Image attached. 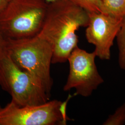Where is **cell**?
Here are the masks:
<instances>
[{
  "label": "cell",
  "instance_id": "6da1fadb",
  "mask_svg": "<svg viewBox=\"0 0 125 125\" xmlns=\"http://www.w3.org/2000/svg\"><path fill=\"white\" fill-rule=\"evenodd\" d=\"M89 13L70 0H60L48 4L43 25L38 34L51 44L52 64L66 62L77 46L76 32L86 27Z\"/></svg>",
  "mask_w": 125,
  "mask_h": 125
},
{
  "label": "cell",
  "instance_id": "9c48e42d",
  "mask_svg": "<svg viewBox=\"0 0 125 125\" xmlns=\"http://www.w3.org/2000/svg\"><path fill=\"white\" fill-rule=\"evenodd\" d=\"M116 38L119 50L118 62L121 69L125 70V16Z\"/></svg>",
  "mask_w": 125,
  "mask_h": 125
},
{
  "label": "cell",
  "instance_id": "7c38bea8",
  "mask_svg": "<svg viewBox=\"0 0 125 125\" xmlns=\"http://www.w3.org/2000/svg\"><path fill=\"white\" fill-rule=\"evenodd\" d=\"M6 38L0 30V58L5 52Z\"/></svg>",
  "mask_w": 125,
  "mask_h": 125
},
{
  "label": "cell",
  "instance_id": "ba28073f",
  "mask_svg": "<svg viewBox=\"0 0 125 125\" xmlns=\"http://www.w3.org/2000/svg\"><path fill=\"white\" fill-rule=\"evenodd\" d=\"M101 12L118 18L125 16V0H100Z\"/></svg>",
  "mask_w": 125,
  "mask_h": 125
},
{
  "label": "cell",
  "instance_id": "5b68a950",
  "mask_svg": "<svg viewBox=\"0 0 125 125\" xmlns=\"http://www.w3.org/2000/svg\"><path fill=\"white\" fill-rule=\"evenodd\" d=\"M69 94L62 102L54 100L37 106H19L11 101L0 105V125H64L72 120L66 114L67 103L75 96Z\"/></svg>",
  "mask_w": 125,
  "mask_h": 125
},
{
  "label": "cell",
  "instance_id": "30bf717a",
  "mask_svg": "<svg viewBox=\"0 0 125 125\" xmlns=\"http://www.w3.org/2000/svg\"><path fill=\"white\" fill-rule=\"evenodd\" d=\"M125 123V103L118 107L115 112L108 116L103 125H122Z\"/></svg>",
  "mask_w": 125,
  "mask_h": 125
},
{
  "label": "cell",
  "instance_id": "9a60e30c",
  "mask_svg": "<svg viewBox=\"0 0 125 125\" xmlns=\"http://www.w3.org/2000/svg\"><path fill=\"white\" fill-rule=\"evenodd\" d=\"M8 0V2H9L10 1H12V0Z\"/></svg>",
  "mask_w": 125,
  "mask_h": 125
},
{
  "label": "cell",
  "instance_id": "8992f818",
  "mask_svg": "<svg viewBox=\"0 0 125 125\" xmlns=\"http://www.w3.org/2000/svg\"><path fill=\"white\" fill-rule=\"evenodd\" d=\"M96 54L88 52L77 46L68 58L70 71L63 90L75 89V94L88 97L104 83L95 62Z\"/></svg>",
  "mask_w": 125,
  "mask_h": 125
},
{
  "label": "cell",
  "instance_id": "277c9868",
  "mask_svg": "<svg viewBox=\"0 0 125 125\" xmlns=\"http://www.w3.org/2000/svg\"><path fill=\"white\" fill-rule=\"evenodd\" d=\"M0 86L19 106L40 105L50 101L40 82L19 68L6 51L0 58Z\"/></svg>",
  "mask_w": 125,
  "mask_h": 125
},
{
  "label": "cell",
  "instance_id": "5bb4252c",
  "mask_svg": "<svg viewBox=\"0 0 125 125\" xmlns=\"http://www.w3.org/2000/svg\"><path fill=\"white\" fill-rule=\"evenodd\" d=\"M45 0L47 3L49 4V3H53V2L58 1L60 0Z\"/></svg>",
  "mask_w": 125,
  "mask_h": 125
},
{
  "label": "cell",
  "instance_id": "52a82bcc",
  "mask_svg": "<svg viewBox=\"0 0 125 125\" xmlns=\"http://www.w3.org/2000/svg\"><path fill=\"white\" fill-rule=\"evenodd\" d=\"M89 20L85 31L87 41L95 46L96 57L103 60L111 58V49L121 28L123 18L102 12L89 13Z\"/></svg>",
  "mask_w": 125,
  "mask_h": 125
},
{
  "label": "cell",
  "instance_id": "7a4b0ae2",
  "mask_svg": "<svg viewBox=\"0 0 125 125\" xmlns=\"http://www.w3.org/2000/svg\"><path fill=\"white\" fill-rule=\"evenodd\" d=\"M5 51L15 64L34 76L50 95L53 84L51 75L53 50L46 40L38 35L21 39H6Z\"/></svg>",
  "mask_w": 125,
  "mask_h": 125
},
{
  "label": "cell",
  "instance_id": "8fae6325",
  "mask_svg": "<svg viewBox=\"0 0 125 125\" xmlns=\"http://www.w3.org/2000/svg\"><path fill=\"white\" fill-rule=\"evenodd\" d=\"M88 13L101 12L100 0H70Z\"/></svg>",
  "mask_w": 125,
  "mask_h": 125
},
{
  "label": "cell",
  "instance_id": "4fadbf2b",
  "mask_svg": "<svg viewBox=\"0 0 125 125\" xmlns=\"http://www.w3.org/2000/svg\"><path fill=\"white\" fill-rule=\"evenodd\" d=\"M8 3L7 0H0V13L4 9Z\"/></svg>",
  "mask_w": 125,
  "mask_h": 125
},
{
  "label": "cell",
  "instance_id": "3957f363",
  "mask_svg": "<svg viewBox=\"0 0 125 125\" xmlns=\"http://www.w3.org/2000/svg\"><path fill=\"white\" fill-rule=\"evenodd\" d=\"M48 3L45 0H13L0 13V30L6 39L37 35L43 25Z\"/></svg>",
  "mask_w": 125,
  "mask_h": 125
}]
</instances>
